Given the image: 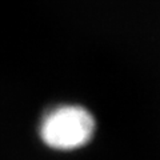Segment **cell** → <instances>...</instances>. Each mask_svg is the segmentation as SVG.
<instances>
[{
	"instance_id": "obj_1",
	"label": "cell",
	"mask_w": 160,
	"mask_h": 160,
	"mask_svg": "<svg viewBox=\"0 0 160 160\" xmlns=\"http://www.w3.org/2000/svg\"><path fill=\"white\" fill-rule=\"evenodd\" d=\"M96 122L86 107L79 104H59L43 115L39 136L47 147L72 151L84 147L93 138Z\"/></svg>"
}]
</instances>
